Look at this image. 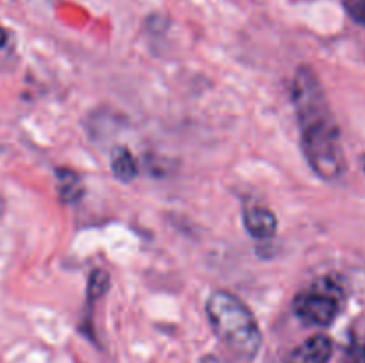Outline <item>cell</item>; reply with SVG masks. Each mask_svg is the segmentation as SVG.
I'll return each mask as SVG.
<instances>
[{"label":"cell","instance_id":"3","mask_svg":"<svg viewBox=\"0 0 365 363\" xmlns=\"http://www.w3.org/2000/svg\"><path fill=\"white\" fill-rule=\"evenodd\" d=\"M344 301V281L335 274H328L299 290L292 301V310L302 322L327 327L337 319Z\"/></svg>","mask_w":365,"mask_h":363},{"label":"cell","instance_id":"10","mask_svg":"<svg viewBox=\"0 0 365 363\" xmlns=\"http://www.w3.org/2000/svg\"><path fill=\"white\" fill-rule=\"evenodd\" d=\"M342 6L355 23L365 27V0H342Z\"/></svg>","mask_w":365,"mask_h":363},{"label":"cell","instance_id":"12","mask_svg":"<svg viewBox=\"0 0 365 363\" xmlns=\"http://www.w3.org/2000/svg\"><path fill=\"white\" fill-rule=\"evenodd\" d=\"M360 166H362V171H364V174H365V153L362 155V159H360Z\"/></svg>","mask_w":365,"mask_h":363},{"label":"cell","instance_id":"2","mask_svg":"<svg viewBox=\"0 0 365 363\" xmlns=\"http://www.w3.org/2000/svg\"><path fill=\"white\" fill-rule=\"evenodd\" d=\"M207 317L216 337L232 352L253 359L262 347V331L252 310L232 292L214 290L205 305Z\"/></svg>","mask_w":365,"mask_h":363},{"label":"cell","instance_id":"1","mask_svg":"<svg viewBox=\"0 0 365 363\" xmlns=\"http://www.w3.org/2000/svg\"><path fill=\"white\" fill-rule=\"evenodd\" d=\"M291 98L307 164L321 180H339L346 171L341 128L323 84L310 66L298 68L291 85Z\"/></svg>","mask_w":365,"mask_h":363},{"label":"cell","instance_id":"6","mask_svg":"<svg viewBox=\"0 0 365 363\" xmlns=\"http://www.w3.org/2000/svg\"><path fill=\"white\" fill-rule=\"evenodd\" d=\"M57 178V194L63 203H77L78 199L84 196V180L77 171L70 169V167H57L56 169Z\"/></svg>","mask_w":365,"mask_h":363},{"label":"cell","instance_id":"7","mask_svg":"<svg viewBox=\"0 0 365 363\" xmlns=\"http://www.w3.org/2000/svg\"><path fill=\"white\" fill-rule=\"evenodd\" d=\"M110 171L123 184L134 180L139 173L138 160L127 146H116L110 153Z\"/></svg>","mask_w":365,"mask_h":363},{"label":"cell","instance_id":"5","mask_svg":"<svg viewBox=\"0 0 365 363\" xmlns=\"http://www.w3.org/2000/svg\"><path fill=\"white\" fill-rule=\"evenodd\" d=\"M334 354V342L328 335L317 333L289 351L284 363H328Z\"/></svg>","mask_w":365,"mask_h":363},{"label":"cell","instance_id":"9","mask_svg":"<svg viewBox=\"0 0 365 363\" xmlns=\"http://www.w3.org/2000/svg\"><path fill=\"white\" fill-rule=\"evenodd\" d=\"M341 363H365V340L353 338L344 349Z\"/></svg>","mask_w":365,"mask_h":363},{"label":"cell","instance_id":"11","mask_svg":"<svg viewBox=\"0 0 365 363\" xmlns=\"http://www.w3.org/2000/svg\"><path fill=\"white\" fill-rule=\"evenodd\" d=\"M6 43H7V31L2 27V25H0V48H2Z\"/></svg>","mask_w":365,"mask_h":363},{"label":"cell","instance_id":"8","mask_svg":"<svg viewBox=\"0 0 365 363\" xmlns=\"http://www.w3.org/2000/svg\"><path fill=\"white\" fill-rule=\"evenodd\" d=\"M110 288V276L106 269L102 267H96L91 270L88 278V305L98 301L103 295L107 294V290Z\"/></svg>","mask_w":365,"mask_h":363},{"label":"cell","instance_id":"13","mask_svg":"<svg viewBox=\"0 0 365 363\" xmlns=\"http://www.w3.org/2000/svg\"><path fill=\"white\" fill-rule=\"evenodd\" d=\"M0 210H2V203H0Z\"/></svg>","mask_w":365,"mask_h":363},{"label":"cell","instance_id":"4","mask_svg":"<svg viewBox=\"0 0 365 363\" xmlns=\"http://www.w3.org/2000/svg\"><path fill=\"white\" fill-rule=\"evenodd\" d=\"M242 223L246 231L257 241H269L278 231V219L273 210L253 198L242 203Z\"/></svg>","mask_w":365,"mask_h":363}]
</instances>
